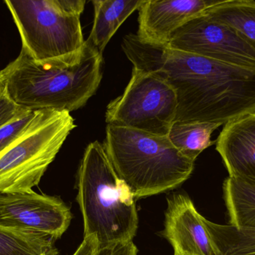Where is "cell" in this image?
Masks as SVG:
<instances>
[{
    "mask_svg": "<svg viewBox=\"0 0 255 255\" xmlns=\"http://www.w3.org/2000/svg\"><path fill=\"white\" fill-rule=\"evenodd\" d=\"M122 48L133 67L166 81L178 101L175 122L225 125L255 112V71L127 34Z\"/></svg>",
    "mask_w": 255,
    "mask_h": 255,
    "instance_id": "6da1fadb",
    "label": "cell"
},
{
    "mask_svg": "<svg viewBox=\"0 0 255 255\" xmlns=\"http://www.w3.org/2000/svg\"><path fill=\"white\" fill-rule=\"evenodd\" d=\"M103 54L85 40L77 62L40 61L25 49L0 71L5 92L28 110L52 109L71 112L83 107L98 89L103 78Z\"/></svg>",
    "mask_w": 255,
    "mask_h": 255,
    "instance_id": "7a4b0ae2",
    "label": "cell"
},
{
    "mask_svg": "<svg viewBox=\"0 0 255 255\" xmlns=\"http://www.w3.org/2000/svg\"><path fill=\"white\" fill-rule=\"evenodd\" d=\"M76 186L85 238L94 235L101 244L133 241L139 222L135 199L98 141L85 149Z\"/></svg>",
    "mask_w": 255,
    "mask_h": 255,
    "instance_id": "3957f363",
    "label": "cell"
},
{
    "mask_svg": "<svg viewBox=\"0 0 255 255\" xmlns=\"http://www.w3.org/2000/svg\"><path fill=\"white\" fill-rule=\"evenodd\" d=\"M103 146L135 200L176 188L194 169L195 162L182 155L167 136L108 125Z\"/></svg>",
    "mask_w": 255,
    "mask_h": 255,
    "instance_id": "277c9868",
    "label": "cell"
},
{
    "mask_svg": "<svg viewBox=\"0 0 255 255\" xmlns=\"http://www.w3.org/2000/svg\"><path fill=\"white\" fill-rule=\"evenodd\" d=\"M22 40L37 61L75 63L85 47L80 16L84 0H5Z\"/></svg>",
    "mask_w": 255,
    "mask_h": 255,
    "instance_id": "5b68a950",
    "label": "cell"
},
{
    "mask_svg": "<svg viewBox=\"0 0 255 255\" xmlns=\"http://www.w3.org/2000/svg\"><path fill=\"white\" fill-rule=\"evenodd\" d=\"M75 127L70 112L36 110L23 134L0 153V194L29 191L37 186Z\"/></svg>",
    "mask_w": 255,
    "mask_h": 255,
    "instance_id": "8992f818",
    "label": "cell"
},
{
    "mask_svg": "<svg viewBox=\"0 0 255 255\" xmlns=\"http://www.w3.org/2000/svg\"><path fill=\"white\" fill-rule=\"evenodd\" d=\"M177 109L176 94L166 81L133 67L125 91L108 106L106 120L108 125L167 136Z\"/></svg>",
    "mask_w": 255,
    "mask_h": 255,
    "instance_id": "52a82bcc",
    "label": "cell"
},
{
    "mask_svg": "<svg viewBox=\"0 0 255 255\" xmlns=\"http://www.w3.org/2000/svg\"><path fill=\"white\" fill-rule=\"evenodd\" d=\"M205 12L172 33L166 45L255 71V49L233 28L212 19Z\"/></svg>",
    "mask_w": 255,
    "mask_h": 255,
    "instance_id": "ba28073f",
    "label": "cell"
},
{
    "mask_svg": "<svg viewBox=\"0 0 255 255\" xmlns=\"http://www.w3.org/2000/svg\"><path fill=\"white\" fill-rule=\"evenodd\" d=\"M70 209L60 198L32 190L0 194V226L59 239L70 226Z\"/></svg>",
    "mask_w": 255,
    "mask_h": 255,
    "instance_id": "9c48e42d",
    "label": "cell"
},
{
    "mask_svg": "<svg viewBox=\"0 0 255 255\" xmlns=\"http://www.w3.org/2000/svg\"><path fill=\"white\" fill-rule=\"evenodd\" d=\"M222 0H143L138 8L136 35L154 44H167L170 36L186 22Z\"/></svg>",
    "mask_w": 255,
    "mask_h": 255,
    "instance_id": "30bf717a",
    "label": "cell"
},
{
    "mask_svg": "<svg viewBox=\"0 0 255 255\" xmlns=\"http://www.w3.org/2000/svg\"><path fill=\"white\" fill-rule=\"evenodd\" d=\"M163 236L174 255H217L204 223L191 199L177 194L168 199Z\"/></svg>",
    "mask_w": 255,
    "mask_h": 255,
    "instance_id": "8fae6325",
    "label": "cell"
},
{
    "mask_svg": "<svg viewBox=\"0 0 255 255\" xmlns=\"http://www.w3.org/2000/svg\"><path fill=\"white\" fill-rule=\"evenodd\" d=\"M229 176L255 181V112L225 124L217 140Z\"/></svg>",
    "mask_w": 255,
    "mask_h": 255,
    "instance_id": "7c38bea8",
    "label": "cell"
},
{
    "mask_svg": "<svg viewBox=\"0 0 255 255\" xmlns=\"http://www.w3.org/2000/svg\"><path fill=\"white\" fill-rule=\"evenodd\" d=\"M143 0H94V20L86 41L103 53L106 45Z\"/></svg>",
    "mask_w": 255,
    "mask_h": 255,
    "instance_id": "4fadbf2b",
    "label": "cell"
},
{
    "mask_svg": "<svg viewBox=\"0 0 255 255\" xmlns=\"http://www.w3.org/2000/svg\"><path fill=\"white\" fill-rule=\"evenodd\" d=\"M223 191L231 226L255 229V181L229 176Z\"/></svg>",
    "mask_w": 255,
    "mask_h": 255,
    "instance_id": "5bb4252c",
    "label": "cell"
},
{
    "mask_svg": "<svg viewBox=\"0 0 255 255\" xmlns=\"http://www.w3.org/2000/svg\"><path fill=\"white\" fill-rule=\"evenodd\" d=\"M205 13L233 28L255 50L254 0H222Z\"/></svg>",
    "mask_w": 255,
    "mask_h": 255,
    "instance_id": "9a60e30c",
    "label": "cell"
},
{
    "mask_svg": "<svg viewBox=\"0 0 255 255\" xmlns=\"http://www.w3.org/2000/svg\"><path fill=\"white\" fill-rule=\"evenodd\" d=\"M220 126L216 123L174 122L167 137L182 155L195 162L202 151L214 143L211 135Z\"/></svg>",
    "mask_w": 255,
    "mask_h": 255,
    "instance_id": "2e32d148",
    "label": "cell"
},
{
    "mask_svg": "<svg viewBox=\"0 0 255 255\" xmlns=\"http://www.w3.org/2000/svg\"><path fill=\"white\" fill-rule=\"evenodd\" d=\"M203 221L217 255H255V229Z\"/></svg>",
    "mask_w": 255,
    "mask_h": 255,
    "instance_id": "e0dca14e",
    "label": "cell"
},
{
    "mask_svg": "<svg viewBox=\"0 0 255 255\" xmlns=\"http://www.w3.org/2000/svg\"><path fill=\"white\" fill-rule=\"evenodd\" d=\"M50 237L0 226V255H59Z\"/></svg>",
    "mask_w": 255,
    "mask_h": 255,
    "instance_id": "ac0fdd59",
    "label": "cell"
},
{
    "mask_svg": "<svg viewBox=\"0 0 255 255\" xmlns=\"http://www.w3.org/2000/svg\"><path fill=\"white\" fill-rule=\"evenodd\" d=\"M133 241L121 244H101L94 235L85 237L73 255H137Z\"/></svg>",
    "mask_w": 255,
    "mask_h": 255,
    "instance_id": "d6986e66",
    "label": "cell"
},
{
    "mask_svg": "<svg viewBox=\"0 0 255 255\" xmlns=\"http://www.w3.org/2000/svg\"><path fill=\"white\" fill-rule=\"evenodd\" d=\"M35 115L36 111H28L22 116L0 128V153L23 134L32 122Z\"/></svg>",
    "mask_w": 255,
    "mask_h": 255,
    "instance_id": "ffe728a7",
    "label": "cell"
},
{
    "mask_svg": "<svg viewBox=\"0 0 255 255\" xmlns=\"http://www.w3.org/2000/svg\"><path fill=\"white\" fill-rule=\"evenodd\" d=\"M28 111L29 110L16 104L4 91L0 95V128L22 116Z\"/></svg>",
    "mask_w": 255,
    "mask_h": 255,
    "instance_id": "44dd1931",
    "label": "cell"
},
{
    "mask_svg": "<svg viewBox=\"0 0 255 255\" xmlns=\"http://www.w3.org/2000/svg\"><path fill=\"white\" fill-rule=\"evenodd\" d=\"M4 91H5V85H4L2 76H1V73H0V95L2 94Z\"/></svg>",
    "mask_w": 255,
    "mask_h": 255,
    "instance_id": "7402d4cb",
    "label": "cell"
},
{
    "mask_svg": "<svg viewBox=\"0 0 255 255\" xmlns=\"http://www.w3.org/2000/svg\"></svg>",
    "mask_w": 255,
    "mask_h": 255,
    "instance_id": "603a6c76",
    "label": "cell"
}]
</instances>
